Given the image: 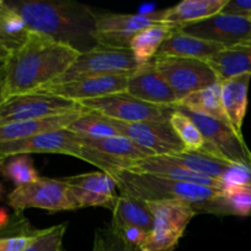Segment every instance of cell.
<instances>
[{
    "instance_id": "obj_1",
    "label": "cell",
    "mask_w": 251,
    "mask_h": 251,
    "mask_svg": "<svg viewBox=\"0 0 251 251\" xmlns=\"http://www.w3.org/2000/svg\"><path fill=\"white\" fill-rule=\"evenodd\" d=\"M78 55L71 47L29 31L24 43L12 49L2 68L5 98L37 92L53 85Z\"/></svg>"
},
{
    "instance_id": "obj_2",
    "label": "cell",
    "mask_w": 251,
    "mask_h": 251,
    "mask_svg": "<svg viewBox=\"0 0 251 251\" xmlns=\"http://www.w3.org/2000/svg\"><path fill=\"white\" fill-rule=\"evenodd\" d=\"M26 24L28 31L46 34L85 53L98 46L96 14L87 5L75 1L27 0L9 2Z\"/></svg>"
},
{
    "instance_id": "obj_3",
    "label": "cell",
    "mask_w": 251,
    "mask_h": 251,
    "mask_svg": "<svg viewBox=\"0 0 251 251\" xmlns=\"http://www.w3.org/2000/svg\"><path fill=\"white\" fill-rule=\"evenodd\" d=\"M114 178L117 188L122 194L145 201L181 200L191 203L196 211L216 213V205L222 195V190L184 183L151 174L135 173L130 171H117L109 174Z\"/></svg>"
},
{
    "instance_id": "obj_4",
    "label": "cell",
    "mask_w": 251,
    "mask_h": 251,
    "mask_svg": "<svg viewBox=\"0 0 251 251\" xmlns=\"http://www.w3.org/2000/svg\"><path fill=\"white\" fill-rule=\"evenodd\" d=\"M146 205L153 218L146 248L151 251H173L198 211L181 200L147 201Z\"/></svg>"
},
{
    "instance_id": "obj_5",
    "label": "cell",
    "mask_w": 251,
    "mask_h": 251,
    "mask_svg": "<svg viewBox=\"0 0 251 251\" xmlns=\"http://www.w3.org/2000/svg\"><path fill=\"white\" fill-rule=\"evenodd\" d=\"M7 203L16 212L27 208H42L49 212L80 208L73 191L61 179L39 178L33 183L16 186L7 195Z\"/></svg>"
},
{
    "instance_id": "obj_6",
    "label": "cell",
    "mask_w": 251,
    "mask_h": 251,
    "mask_svg": "<svg viewBox=\"0 0 251 251\" xmlns=\"http://www.w3.org/2000/svg\"><path fill=\"white\" fill-rule=\"evenodd\" d=\"M78 103L85 112L124 123H169L174 110L173 107L150 104L126 92L81 100Z\"/></svg>"
},
{
    "instance_id": "obj_7",
    "label": "cell",
    "mask_w": 251,
    "mask_h": 251,
    "mask_svg": "<svg viewBox=\"0 0 251 251\" xmlns=\"http://www.w3.org/2000/svg\"><path fill=\"white\" fill-rule=\"evenodd\" d=\"M174 109L188 115L199 127L205 139V146L201 151L216 158L251 167V153L245 146L243 136H239L230 125L183 107H174Z\"/></svg>"
},
{
    "instance_id": "obj_8",
    "label": "cell",
    "mask_w": 251,
    "mask_h": 251,
    "mask_svg": "<svg viewBox=\"0 0 251 251\" xmlns=\"http://www.w3.org/2000/svg\"><path fill=\"white\" fill-rule=\"evenodd\" d=\"M153 65L176 93L178 103L190 93L203 90L218 81L211 66L200 59L154 56Z\"/></svg>"
},
{
    "instance_id": "obj_9",
    "label": "cell",
    "mask_w": 251,
    "mask_h": 251,
    "mask_svg": "<svg viewBox=\"0 0 251 251\" xmlns=\"http://www.w3.org/2000/svg\"><path fill=\"white\" fill-rule=\"evenodd\" d=\"M75 100L42 92H32L7 97L0 104V125L24 120L43 119L55 115L82 112Z\"/></svg>"
},
{
    "instance_id": "obj_10",
    "label": "cell",
    "mask_w": 251,
    "mask_h": 251,
    "mask_svg": "<svg viewBox=\"0 0 251 251\" xmlns=\"http://www.w3.org/2000/svg\"><path fill=\"white\" fill-rule=\"evenodd\" d=\"M137 66L139 64L136 63L130 49L97 46L91 50L81 53L73 65L53 85L91 76L130 73L137 69Z\"/></svg>"
},
{
    "instance_id": "obj_11",
    "label": "cell",
    "mask_w": 251,
    "mask_h": 251,
    "mask_svg": "<svg viewBox=\"0 0 251 251\" xmlns=\"http://www.w3.org/2000/svg\"><path fill=\"white\" fill-rule=\"evenodd\" d=\"M164 14L166 10L156 11L152 15L97 12L96 41L98 46L130 49L132 37L141 29L163 24Z\"/></svg>"
},
{
    "instance_id": "obj_12",
    "label": "cell",
    "mask_w": 251,
    "mask_h": 251,
    "mask_svg": "<svg viewBox=\"0 0 251 251\" xmlns=\"http://www.w3.org/2000/svg\"><path fill=\"white\" fill-rule=\"evenodd\" d=\"M107 119L120 135L150 150L156 156H169L186 151L169 123H124L109 118Z\"/></svg>"
},
{
    "instance_id": "obj_13",
    "label": "cell",
    "mask_w": 251,
    "mask_h": 251,
    "mask_svg": "<svg viewBox=\"0 0 251 251\" xmlns=\"http://www.w3.org/2000/svg\"><path fill=\"white\" fill-rule=\"evenodd\" d=\"M131 73L132 71L78 78V80L68 81L64 83L47 86L37 92L59 96V97L75 100V102L93 100V98L104 97V96L114 95V93L126 92L127 80Z\"/></svg>"
},
{
    "instance_id": "obj_14",
    "label": "cell",
    "mask_w": 251,
    "mask_h": 251,
    "mask_svg": "<svg viewBox=\"0 0 251 251\" xmlns=\"http://www.w3.org/2000/svg\"><path fill=\"white\" fill-rule=\"evenodd\" d=\"M82 144L70 129L43 132L29 139L0 144V154L7 157L31 153H59L81 158Z\"/></svg>"
},
{
    "instance_id": "obj_15",
    "label": "cell",
    "mask_w": 251,
    "mask_h": 251,
    "mask_svg": "<svg viewBox=\"0 0 251 251\" xmlns=\"http://www.w3.org/2000/svg\"><path fill=\"white\" fill-rule=\"evenodd\" d=\"M178 29L183 33L225 47H232L251 39V20L249 17L234 16L222 12Z\"/></svg>"
},
{
    "instance_id": "obj_16",
    "label": "cell",
    "mask_w": 251,
    "mask_h": 251,
    "mask_svg": "<svg viewBox=\"0 0 251 251\" xmlns=\"http://www.w3.org/2000/svg\"><path fill=\"white\" fill-rule=\"evenodd\" d=\"M126 93L150 104L173 108L178 104L176 93L157 73L153 60L132 71L127 80Z\"/></svg>"
},
{
    "instance_id": "obj_17",
    "label": "cell",
    "mask_w": 251,
    "mask_h": 251,
    "mask_svg": "<svg viewBox=\"0 0 251 251\" xmlns=\"http://www.w3.org/2000/svg\"><path fill=\"white\" fill-rule=\"evenodd\" d=\"M125 171L135 172V173L151 174V176H159V178L172 179L176 181H184V183L198 184V185L208 186V188L223 190V184L220 180L208 178V176H201L195 173L188 168L174 163L166 156H153L139 161H129Z\"/></svg>"
},
{
    "instance_id": "obj_18",
    "label": "cell",
    "mask_w": 251,
    "mask_h": 251,
    "mask_svg": "<svg viewBox=\"0 0 251 251\" xmlns=\"http://www.w3.org/2000/svg\"><path fill=\"white\" fill-rule=\"evenodd\" d=\"M82 113L83 110L82 112H74L63 115H55V117L43 118V119L24 120V122L2 124L0 125V144L20 141V140L29 139V137L43 134V132L66 129L77 118H80Z\"/></svg>"
},
{
    "instance_id": "obj_19",
    "label": "cell",
    "mask_w": 251,
    "mask_h": 251,
    "mask_svg": "<svg viewBox=\"0 0 251 251\" xmlns=\"http://www.w3.org/2000/svg\"><path fill=\"white\" fill-rule=\"evenodd\" d=\"M226 48L227 47L222 44L205 41L183 33L179 29H174L171 36L163 42L156 56H178L206 60Z\"/></svg>"
},
{
    "instance_id": "obj_20",
    "label": "cell",
    "mask_w": 251,
    "mask_h": 251,
    "mask_svg": "<svg viewBox=\"0 0 251 251\" xmlns=\"http://www.w3.org/2000/svg\"><path fill=\"white\" fill-rule=\"evenodd\" d=\"M251 74L235 76L222 82V105L230 126L239 136L248 109V91Z\"/></svg>"
},
{
    "instance_id": "obj_21",
    "label": "cell",
    "mask_w": 251,
    "mask_h": 251,
    "mask_svg": "<svg viewBox=\"0 0 251 251\" xmlns=\"http://www.w3.org/2000/svg\"><path fill=\"white\" fill-rule=\"evenodd\" d=\"M205 61L211 66L218 81L251 74V39L227 47Z\"/></svg>"
},
{
    "instance_id": "obj_22",
    "label": "cell",
    "mask_w": 251,
    "mask_h": 251,
    "mask_svg": "<svg viewBox=\"0 0 251 251\" xmlns=\"http://www.w3.org/2000/svg\"><path fill=\"white\" fill-rule=\"evenodd\" d=\"M228 0H184L166 9L163 25L178 29L222 12Z\"/></svg>"
},
{
    "instance_id": "obj_23",
    "label": "cell",
    "mask_w": 251,
    "mask_h": 251,
    "mask_svg": "<svg viewBox=\"0 0 251 251\" xmlns=\"http://www.w3.org/2000/svg\"><path fill=\"white\" fill-rule=\"evenodd\" d=\"M113 228L135 227L147 233L152 232L153 218L146 202L140 199L122 194L118 196L113 208Z\"/></svg>"
},
{
    "instance_id": "obj_24",
    "label": "cell",
    "mask_w": 251,
    "mask_h": 251,
    "mask_svg": "<svg viewBox=\"0 0 251 251\" xmlns=\"http://www.w3.org/2000/svg\"><path fill=\"white\" fill-rule=\"evenodd\" d=\"M78 140L82 146L90 147L95 151L118 159L126 161H139V159L149 158L156 154L150 150L144 149L123 135L112 137H102V139H90L78 135Z\"/></svg>"
},
{
    "instance_id": "obj_25",
    "label": "cell",
    "mask_w": 251,
    "mask_h": 251,
    "mask_svg": "<svg viewBox=\"0 0 251 251\" xmlns=\"http://www.w3.org/2000/svg\"><path fill=\"white\" fill-rule=\"evenodd\" d=\"M176 107L186 108L193 112L216 118V119L230 125L226 117L225 110H223L222 82L221 81H217L203 90L190 93L183 100H180Z\"/></svg>"
},
{
    "instance_id": "obj_26",
    "label": "cell",
    "mask_w": 251,
    "mask_h": 251,
    "mask_svg": "<svg viewBox=\"0 0 251 251\" xmlns=\"http://www.w3.org/2000/svg\"><path fill=\"white\" fill-rule=\"evenodd\" d=\"M166 157L173 161L174 163L184 167V168H188L195 173L216 179V180H221L222 176L229 171L230 167L235 164L233 162L216 158V157L205 153L202 151H184L180 153L169 154Z\"/></svg>"
},
{
    "instance_id": "obj_27",
    "label": "cell",
    "mask_w": 251,
    "mask_h": 251,
    "mask_svg": "<svg viewBox=\"0 0 251 251\" xmlns=\"http://www.w3.org/2000/svg\"><path fill=\"white\" fill-rule=\"evenodd\" d=\"M174 28L167 25H154L137 32L131 39L130 50L139 65L150 63L158 53L163 42L172 34Z\"/></svg>"
},
{
    "instance_id": "obj_28",
    "label": "cell",
    "mask_w": 251,
    "mask_h": 251,
    "mask_svg": "<svg viewBox=\"0 0 251 251\" xmlns=\"http://www.w3.org/2000/svg\"><path fill=\"white\" fill-rule=\"evenodd\" d=\"M41 230L32 229L24 218L10 222L0 229V251H25L36 240Z\"/></svg>"
},
{
    "instance_id": "obj_29",
    "label": "cell",
    "mask_w": 251,
    "mask_h": 251,
    "mask_svg": "<svg viewBox=\"0 0 251 251\" xmlns=\"http://www.w3.org/2000/svg\"><path fill=\"white\" fill-rule=\"evenodd\" d=\"M217 215H251V186H230L222 190L216 206Z\"/></svg>"
},
{
    "instance_id": "obj_30",
    "label": "cell",
    "mask_w": 251,
    "mask_h": 251,
    "mask_svg": "<svg viewBox=\"0 0 251 251\" xmlns=\"http://www.w3.org/2000/svg\"><path fill=\"white\" fill-rule=\"evenodd\" d=\"M68 129L76 132L80 136L90 137V139H102V137H112L120 135L107 118L85 112V110L81 117L77 118Z\"/></svg>"
},
{
    "instance_id": "obj_31",
    "label": "cell",
    "mask_w": 251,
    "mask_h": 251,
    "mask_svg": "<svg viewBox=\"0 0 251 251\" xmlns=\"http://www.w3.org/2000/svg\"><path fill=\"white\" fill-rule=\"evenodd\" d=\"M172 129L184 145L186 151L198 152L205 146V139L200 132L195 123L186 114L178 109H174L169 119Z\"/></svg>"
},
{
    "instance_id": "obj_32",
    "label": "cell",
    "mask_w": 251,
    "mask_h": 251,
    "mask_svg": "<svg viewBox=\"0 0 251 251\" xmlns=\"http://www.w3.org/2000/svg\"><path fill=\"white\" fill-rule=\"evenodd\" d=\"M61 180L68 184L70 188H80L91 193L113 196V198L117 196L115 195L117 183L112 176L104 172H91V173L80 174V176H66Z\"/></svg>"
},
{
    "instance_id": "obj_33",
    "label": "cell",
    "mask_w": 251,
    "mask_h": 251,
    "mask_svg": "<svg viewBox=\"0 0 251 251\" xmlns=\"http://www.w3.org/2000/svg\"><path fill=\"white\" fill-rule=\"evenodd\" d=\"M1 172L7 179L12 181L16 186L26 185L38 180V172L33 166V161L29 154H17L12 156L6 163L1 166Z\"/></svg>"
},
{
    "instance_id": "obj_34",
    "label": "cell",
    "mask_w": 251,
    "mask_h": 251,
    "mask_svg": "<svg viewBox=\"0 0 251 251\" xmlns=\"http://www.w3.org/2000/svg\"><path fill=\"white\" fill-rule=\"evenodd\" d=\"M66 229V223L42 229L36 240L25 251H65L63 248V239Z\"/></svg>"
},
{
    "instance_id": "obj_35",
    "label": "cell",
    "mask_w": 251,
    "mask_h": 251,
    "mask_svg": "<svg viewBox=\"0 0 251 251\" xmlns=\"http://www.w3.org/2000/svg\"><path fill=\"white\" fill-rule=\"evenodd\" d=\"M92 251H131L112 227L96 230Z\"/></svg>"
},
{
    "instance_id": "obj_36",
    "label": "cell",
    "mask_w": 251,
    "mask_h": 251,
    "mask_svg": "<svg viewBox=\"0 0 251 251\" xmlns=\"http://www.w3.org/2000/svg\"><path fill=\"white\" fill-rule=\"evenodd\" d=\"M73 191L74 196H75L76 201L81 207H108L113 211L115 202H117L118 196H105L100 195V194L91 193V191H86L80 188H70Z\"/></svg>"
},
{
    "instance_id": "obj_37",
    "label": "cell",
    "mask_w": 251,
    "mask_h": 251,
    "mask_svg": "<svg viewBox=\"0 0 251 251\" xmlns=\"http://www.w3.org/2000/svg\"><path fill=\"white\" fill-rule=\"evenodd\" d=\"M222 14L234 15V16L250 17L251 16V0H228L223 7Z\"/></svg>"
},
{
    "instance_id": "obj_38",
    "label": "cell",
    "mask_w": 251,
    "mask_h": 251,
    "mask_svg": "<svg viewBox=\"0 0 251 251\" xmlns=\"http://www.w3.org/2000/svg\"><path fill=\"white\" fill-rule=\"evenodd\" d=\"M10 53H11V49H10L9 47L0 44V68L4 65L5 61H6V59H7V56L10 55Z\"/></svg>"
},
{
    "instance_id": "obj_39",
    "label": "cell",
    "mask_w": 251,
    "mask_h": 251,
    "mask_svg": "<svg viewBox=\"0 0 251 251\" xmlns=\"http://www.w3.org/2000/svg\"><path fill=\"white\" fill-rule=\"evenodd\" d=\"M156 12V5L154 4H145L139 9L137 14L140 15H152Z\"/></svg>"
},
{
    "instance_id": "obj_40",
    "label": "cell",
    "mask_w": 251,
    "mask_h": 251,
    "mask_svg": "<svg viewBox=\"0 0 251 251\" xmlns=\"http://www.w3.org/2000/svg\"><path fill=\"white\" fill-rule=\"evenodd\" d=\"M10 223V217L4 208H0V229L6 227Z\"/></svg>"
},
{
    "instance_id": "obj_41",
    "label": "cell",
    "mask_w": 251,
    "mask_h": 251,
    "mask_svg": "<svg viewBox=\"0 0 251 251\" xmlns=\"http://www.w3.org/2000/svg\"><path fill=\"white\" fill-rule=\"evenodd\" d=\"M0 44H2V46H6V47H9L10 49H16V47H15V44L12 43L11 41H10L9 38H7L6 36H5L4 33H2L1 31H0Z\"/></svg>"
},
{
    "instance_id": "obj_42",
    "label": "cell",
    "mask_w": 251,
    "mask_h": 251,
    "mask_svg": "<svg viewBox=\"0 0 251 251\" xmlns=\"http://www.w3.org/2000/svg\"><path fill=\"white\" fill-rule=\"evenodd\" d=\"M2 68L4 65L0 68V104L2 103V100H5V93H4V73H2Z\"/></svg>"
},
{
    "instance_id": "obj_43",
    "label": "cell",
    "mask_w": 251,
    "mask_h": 251,
    "mask_svg": "<svg viewBox=\"0 0 251 251\" xmlns=\"http://www.w3.org/2000/svg\"><path fill=\"white\" fill-rule=\"evenodd\" d=\"M9 10H10L9 2L1 1V0H0V15L5 14V12H7V11H9Z\"/></svg>"
},
{
    "instance_id": "obj_44",
    "label": "cell",
    "mask_w": 251,
    "mask_h": 251,
    "mask_svg": "<svg viewBox=\"0 0 251 251\" xmlns=\"http://www.w3.org/2000/svg\"><path fill=\"white\" fill-rule=\"evenodd\" d=\"M5 159H6V157L2 156V154H0V168H1L2 164L5 163Z\"/></svg>"
},
{
    "instance_id": "obj_45",
    "label": "cell",
    "mask_w": 251,
    "mask_h": 251,
    "mask_svg": "<svg viewBox=\"0 0 251 251\" xmlns=\"http://www.w3.org/2000/svg\"><path fill=\"white\" fill-rule=\"evenodd\" d=\"M141 251H151L150 249H147V248H144V249H142Z\"/></svg>"
},
{
    "instance_id": "obj_46",
    "label": "cell",
    "mask_w": 251,
    "mask_h": 251,
    "mask_svg": "<svg viewBox=\"0 0 251 251\" xmlns=\"http://www.w3.org/2000/svg\"><path fill=\"white\" fill-rule=\"evenodd\" d=\"M1 194H2V188H1V185H0V196H1Z\"/></svg>"
},
{
    "instance_id": "obj_47",
    "label": "cell",
    "mask_w": 251,
    "mask_h": 251,
    "mask_svg": "<svg viewBox=\"0 0 251 251\" xmlns=\"http://www.w3.org/2000/svg\"><path fill=\"white\" fill-rule=\"evenodd\" d=\"M249 19H250V20H251V16H250V17H249Z\"/></svg>"
}]
</instances>
